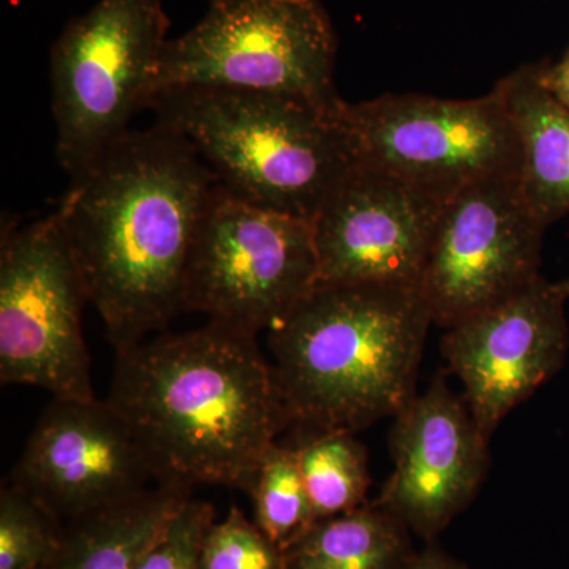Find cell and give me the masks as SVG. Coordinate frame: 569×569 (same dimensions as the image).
<instances>
[{
    "instance_id": "9",
    "label": "cell",
    "mask_w": 569,
    "mask_h": 569,
    "mask_svg": "<svg viewBox=\"0 0 569 569\" xmlns=\"http://www.w3.org/2000/svg\"><path fill=\"white\" fill-rule=\"evenodd\" d=\"M88 291L58 212L2 223L0 383L96 399L82 335Z\"/></svg>"
},
{
    "instance_id": "12",
    "label": "cell",
    "mask_w": 569,
    "mask_h": 569,
    "mask_svg": "<svg viewBox=\"0 0 569 569\" xmlns=\"http://www.w3.org/2000/svg\"><path fill=\"white\" fill-rule=\"evenodd\" d=\"M10 479L63 523L159 485L126 419L97 397L52 399Z\"/></svg>"
},
{
    "instance_id": "14",
    "label": "cell",
    "mask_w": 569,
    "mask_h": 569,
    "mask_svg": "<svg viewBox=\"0 0 569 569\" xmlns=\"http://www.w3.org/2000/svg\"><path fill=\"white\" fill-rule=\"evenodd\" d=\"M395 418V470L376 503L432 542L477 497L489 471L490 438L443 376Z\"/></svg>"
},
{
    "instance_id": "26",
    "label": "cell",
    "mask_w": 569,
    "mask_h": 569,
    "mask_svg": "<svg viewBox=\"0 0 569 569\" xmlns=\"http://www.w3.org/2000/svg\"><path fill=\"white\" fill-rule=\"evenodd\" d=\"M48 569H50V568H48Z\"/></svg>"
},
{
    "instance_id": "5",
    "label": "cell",
    "mask_w": 569,
    "mask_h": 569,
    "mask_svg": "<svg viewBox=\"0 0 569 569\" xmlns=\"http://www.w3.org/2000/svg\"><path fill=\"white\" fill-rule=\"evenodd\" d=\"M337 39L318 0H212L190 31L168 40L152 96L222 88L299 97L323 108L336 91Z\"/></svg>"
},
{
    "instance_id": "7",
    "label": "cell",
    "mask_w": 569,
    "mask_h": 569,
    "mask_svg": "<svg viewBox=\"0 0 569 569\" xmlns=\"http://www.w3.org/2000/svg\"><path fill=\"white\" fill-rule=\"evenodd\" d=\"M317 283L312 222L249 203L217 182L187 261L183 310L257 336Z\"/></svg>"
},
{
    "instance_id": "1",
    "label": "cell",
    "mask_w": 569,
    "mask_h": 569,
    "mask_svg": "<svg viewBox=\"0 0 569 569\" xmlns=\"http://www.w3.org/2000/svg\"><path fill=\"white\" fill-rule=\"evenodd\" d=\"M216 174L162 123L126 137L71 176L58 212L89 305L116 353L183 312V277Z\"/></svg>"
},
{
    "instance_id": "22",
    "label": "cell",
    "mask_w": 569,
    "mask_h": 569,
    "mask_svg": "<svg viewBox=\"0 0 569 569\" xmlns=\"http://www.w3.org/2000/svg\"><path fill=\"white\" fill-rule=\"evenodd\" d=\"M213 522L212 505L190 497L142 556L137 569H203L204 541Z\"/></svg>"
},
{
    "instance_id": "13",
    "label": "cell",
    "mask_w": 569,
    "mask_h": 569,
    "mask_svg": "<svg viewBox=\"0 0 569 569\" xmlns=\"http://www.w3.org/2000/svg\"><path fill=\"white\" fill-rule=\"evenodd\" d=\"M567 302L559 283L539 276L519 293L445 332L441 351L486 437L563 366Z\"/></svg>"
},
{
    "instance_id": "2",
    "label": "cell",
    "mask_w": 569,
    "mask_h": 569,
    "mask_svg": "<svg viewBox=\"0 0 569 569\" xmlns=\"http://www.w3.org/2000/svg\"><path fill=\"white\" fill-rule=\"evenodd\" d=\"M108 402L144 449L159 485L252 489L288 426L257 336L209 321L119 351Z\"/></svg>"
},
{
    "instance_id": "4",
    "label": "cell",
    "mask_w": 569,
    "mask_h": 569,
    "mask_svg": "<svg viewBox=\"0 0 569 569\" xmlns=\"http://www.w3.org/2000/svg\"><path fill=\"white\" fill-rule=\"evenodd\" d=\"M340 103L329 110L280 93L182 88L156 93L148 108L236 197L312 222L356 163Z\"/></svg>"
},
{
    "instance_id": "21",
    "label": "cell",
    "mask_w": 569,
    "mask_h": 569,
    "mask_svg": "<svg viewBox=\"0 0 569 569\" xmlns=\"http://www.w3.org/2000/svg\"><path fill=\"white\" fill-rule=\"evenodd\" d=\"M203 569H284L283 552L241 509L231 507L208 531Z\"/></svg>"
},
{
    "instance_id": "6",
    "label": "cell",
    "mask_w": 569,
    "mask_h": 569,
    "mask_svg": "<svg viewBox=\"0 0 569 569\" xmlns=\"http://www.w3.org/2000/svg\"><path fill=\"white\" fill-rule=\"evenodd\" d=\"M162 0H99L52 44L56 153L71 176L130 132L168 43Z\"/></svg>"
},
{
    "instance_id": "25",
    "label": "cell",
    "mask_w": 569,
    "mask_h": 569,
    "mask_svg": "<svg viewBox=\"0 0 569 569\" xmlns=\"http://www.w3.org/2000/svg\"><path fill=\"white\" fill-rule=\"evenodd\" d=\"M559 287L561 288V291H563L565 296H567L569 301V279L563 280V282H559Z\"/></svg>"
},
{
    "instance_id": "23",
    "label": "cell",
    "mask_w": 569,
    "mask_h": 569,
    "mask_svg": "<svg viewBox=\"0 0 569 569\" xmlns=\"http://www.w3.org/2000/svg\"><path fill=\"white\" fill-rule=\"evenodd\" d=\"M542 81L546 88L569 108V50L557 66H542Z\"/></svg>"
},
{
    "instance_id": "20",
    "label": "cell",
    "mask_w": 569,
    "mask_h": 569,
    "mask_svg": "<svg viewBox=\"0 0 569 569\" xmlns=\"http://www.w3.org/2000/svg\"><path fill=\"white\" fill-rule=\"evenodd\" d=\"M61 522L11 479L0 489V569H48L62 546Z\"/></svg>"
},
{
    "instance_id": "10",
    "label": "cell",
    "mask_w": 569,
    "mask_h": 569,
    "mask_svg": "<svg viewBox=\"0 0 569 569\" xmlns=\"http://www.w3.org/2000/svg\"><path fill=\"white\" fill-rule=\"evenodd\" d=\"M545 230L519 176L486 179L452 194L419 282L433 323L452 328L535 282Z\"/></svg>"
},
{
    "instance_id": "11",
    "label": "cell",
    "mask_w": 569,
    "mask_h": 569,
    "mask_svg": "<svg viewBox=\"0 0 569 569\" xmlns=\"http://www.w3.org/2000/svg\"><path fill=\"white\" fill-rule=\"evenodd\" d=\"M447 201L356 162L312 220L318 283L419 284Z\"/></svg>"
},
{
    "instance_id": "8",
    "label": "cell",
    "mask_w": 569,
    "mask_h": 569,
    "mask_svg": "<svg viewBox=\"0 0 569 569\" xmlns=\"http://www.w3.org/2000/svg\"><path fill=\"white\" fill-rule=\"evenodd\" d=\"M337 119L356 162L449 200L475 182L520 174V144L498 89L473 100L388 96L343 100Z\"/></svg>"
},
{
    "instance_id": "19",
    "label": "cell",
    "mask_w": 569,
    "mask_h": 569,
    "mask_svg": "<svg viewBox=\"0 0 569 569\" xmlns=\"http://www.w3.org/2000/svg\"><path fill=\"white\" fill-rule=\"evenodd\" d=\"M249 496L253 522L282 552L316 523L295 443L269 449Z\"/></svg>"
},
{
    "instance_id": "3",
    "label": "cell",
    "mask_w": 569,
    "mask_h": 569,
    "mask_svg": "<svg viewBox=\"0 0 569 569\" xmlns=\"http://www.w3.org/2000/svg\"><path fill=\"white\" fill-rule=\"evenodd\" d=\"M432 313L419 284L316 288L269 329L288 426L358 432L417 396Z\"/></svg>"
},
{
    "instance_id": "24",
    "label": "cell",
    "mask_w": 569,
    "mask_h": 569,
    "mask_svg": "<svg viewBox=\"0 0 569 569\" xmlns=\"http://www.w3.org/2000/svg\"><path fill=\"white\" fill-rule=\"evenodd\" d=\"M406 569H468L466 563L448 556L445 550L430 545L429 548L415 553Z\"/></svg>"
},
{
    "instance_id": "17",
    "label": "cell",
    "mask_w": 569,
    "mask_h": 569,
    "mask_svg": "<svg viewBox=\"0 0 569 569\" xmlns=\"http://www.w3.org/2000/svg\"><path fill=\"white\" fill-rule=\"evenodd\" d=\"M410 530L373 503L317 520L283 550L284 569H406Z\"/></svg>"
},
{
    "instance_id": "16",
    "label": "cell",
    "mask_w": 569,
    "mask_h": 569,
    "mask_svg": "<svg viewBox=\"0 0 569 569\" xmlns=\"http://www.w3.org/2000/svg\"><path fill=\"white\" fill-rule=\"evenodd\" d=\"M192 490L156 485L114 507L71 520L50 569H137Z\"/></svg>"
},
{
    "instance_id": "18",
    "label": "cell",
    "mask_w": 569,
    "mask_h": 569,
    "mask_svg": "<svg viewBox=\"0 0 569 569\" xmlns=\"http://www.w3.org/2000/svg\"><path fill=\"white\" fill-rule=\"evenodd\" d=\"M295 445L316 522L365 507L370 486L369 458L355 433H306Z\"/></svg>"
},
{
    "instance_id": "15",
    "label": "cell",
    "mask_w": 569,
    "mask_h": 569,
    "mask_svg": "<svg viewBox=\"0 0 569 569\" xmlns=\"http://www.w3.org/2000/svg\"><path fill=\"white\" fill-rule=\"evenodd\" d=\"M518 132L519 182L545 227L569 213V108L546 88L542 66H523L496 86Z\"/></svg>"
}]
</instances>
